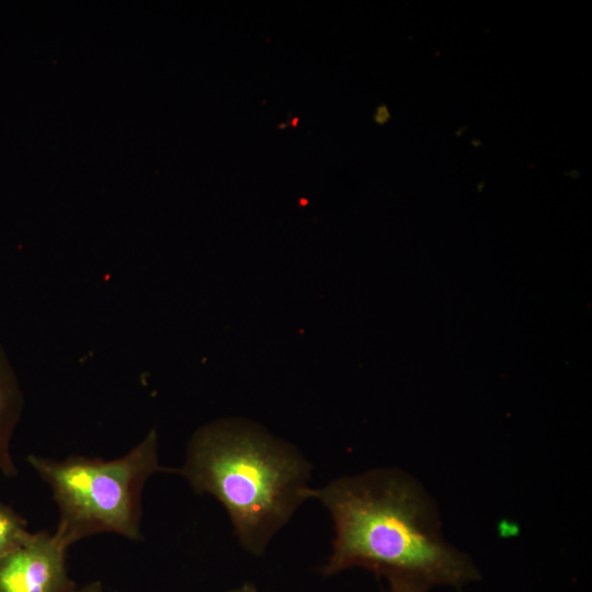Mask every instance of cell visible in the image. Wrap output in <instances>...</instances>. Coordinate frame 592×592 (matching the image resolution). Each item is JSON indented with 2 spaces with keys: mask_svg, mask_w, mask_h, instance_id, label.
Listing matches in <instances>:
<instances>
[{
  "mask_svg": "<svg viewBox=\"0 0 592 592\" xmlns=\"http://www.w3.org/2000/svg\"><path fill=\"white\" fill-rule=\"evenodd\" d=\"M330 511L333 551L323 571L363 567L384 576L390 589L428 592L478 580L473 560L448 544L439 511L422 486L397 469H376L308 489Z\"/></svg>",
  "mask_w": 592,
  "mask_h": 592,
  "instance_id": "cell-1",
  "label": "cell"
},
{
  "mask_svg": "<svg viewBox=\"0 0 592 592\" xmlns=\"http://www.w3.org/2000/svg\"><path fill=\"white\" fill-rule=\"evenodd\" d=\"M180 473L195 491L223 503L236 535L253 554H261L308 499L304 458L243 420H220L200 429Z\"/></svg>",
  "mask_w": 592,
  "mask_h": 592,
  "instance_id": "cell-2",
  "label": "cell"
},
{
  "mask_svg": "<svg viewBox=\"0 0 592 592\" xmlns=\"http://www.w3.org/2000/svg\"><path fill=\"white\" fill-rule=\"evenodd\" d=\"M156 431L126 455L103 460L72 456L65 460L29 455L30 465L48 483L59 509L54 536L68 548L79 539L113 532L140 537V494L159 470Z\"/></svg>",
  "mask_w": 592,
  "mask_h": 592,
  "instance_id": "cell-3",
  "label": "cell"
},
{
  "mask_svg": "<svg viewBox=\"0 0 592 592\" xmlns=\"http://www.w3.org/2000/svg\"><path fill=\"white\" fill-rule=\"evenodd\" d=\"M66 551L54 534L30 533L0 559V592H71Z\"/></svg>",
  "mask_w": 592,
  "mask_h": 592,
  "instance_id": "cell-4",
  "label": "cell"
},
{
  "mask_svg": "<svg viewBox=\"0 0 592 592\" xmlns=\"http://www.w3.org/2000/svg\"><path fill=\"white\" fill-rule=\"evenodd\" d=\"M22 410V395L0 346V471L13 476L16 468L10 453V441Z\"/></svg>",
  "mask_w": 592,
  "mask_h": 592,
  "instance_id": "cell-5",
  "label": "cell"
},
{
  "mask_svg": "<svg viewBox=\"0 0 592 592\" xmlns=\"http://www.w3.org/2000/svg\"><path fill=\"white\" fill-rule=\"evenodd\" d=\"M29 534L26 521L0 502V559L20 546Z\"/></svg>",
  "mask_w": 592,
  "mask_h": 592,
  "instance_id": "cell-6",
  "label": "cell"
},
{
  "mask_svg": "<svg viewBox=\"0 0 592 592\" xmlns=\"http://www.w3.org/2000/svg\"><path fill=\"white\" fill-rule=\"evenodd\" d=\"M390 118V113L388 111V107L386 105H379L376 109L374 121L378 124H385Z\"/></svg>",
  "mask_w": 592,
  "mask_h": 592,
  "instance_id": "cell-7",
  "label": "cell"
},
{
  "mask_svg": "<svg viewBox=\"0 0 592 592\" xmlns=\"http://www.w3.org/2000/svg\"><path fill=\"white\" fill-rule=\"evenodd\" d=\"M71 592H103V591H102L101 584L95 582L78 590L73 589Z\"/></svg>",
  "mask_w": 592,
  "mask_h": 592,
  "instance_id": "cell-8",
  "label": "cell"
},
{
  "mask_svg": "<svg viewBox=\"0 0 592 592\" xmlns=\"http://www.w3.org/2000/svg\"><path fill=\"white\" fill-rule=\"evenodd\" d=\"M229 592H257V590H255L253 584L246 583L242 587H240V588H238L236 590L229 591Z\"/></svg>",
  "mask_w": 592,
  "mask_h": 592,
  "instance_id": "cell-9",
  "label": "cell"
},
{
  "mask_svg": "<svg viewBox=\"0 0 592 592\" xmlns=\"http://www.w3.org/2000/svg\"><path fill=\"white\" fill-rule=\"evenodd\" d=\"M291 124H292L293 127H296L297 124H298V117H294V118L292 119Z\"/></svg>",
  "mask_w": 592,
  "mask_h": 592,
  "instance_id": "cell-10",
  "label": "cell"
},
{
  "mask_svg": "<svg viewBox=\"0 0 592 592\" xmlns=\"http://www.w3.org/2000/svg\"><path fill=\"white\" fill-rule=\"evenodd\" d=\"M389 592H411V591L390 589Z\"/></svg>",
  "mask_w": 592,
  "mask_h": 592,
  "instance_id": "cell-11",
  "label": "cell"
},
{
  "mask_svg": "<svg viewBox=\"0 0 592 592\" xmlns=\"http://www.w3.org/2000/svg\"><path fill=\"white\" fill-rule=\"evenodd\" d=\"M286 126H287V123H282V124H278L277 127L281 129H284Z\"/></svg>",
  "mask_w": 592,
  "mask_h": 592,
  "instance_id": "cell-12",
  "label": "cell"
}]
</instances>
